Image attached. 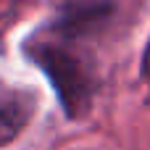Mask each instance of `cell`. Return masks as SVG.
<instances>
[{
	"label": "cell",
	"instance_id": "277c9868",
	"mask_svg": "<svg viewBox=\"0 0 150 150\" xmlns=\"http://www.w3.org/2000/svg\"><path fill=\"white\" fill-rule=\"evenodd\" d=\"M53 3H55V5H74L76 0H53Z\"/></svg>",
	"mask_w": 150,
	"mask_h": 150
},
{
	"label": "cell",
	"instance_id": "6da1fadb",
	"mask_svg": "<svg viewBox=\"0 0 150 150\" xmlns=\"http://www.w3.org/2000/svg\"><path fill=\"white\" fill-rule=\"evenodd\" d=\"M34 63L45 71V76L53 82L63 108L69 116H79L84 113L87 103H90V76L79 61V55H74L69 47L63 45H53V42H37L32 50Z\"/></svg>",
	"mask_w": 150,
	"mask_h": 150
},
{
	"label": "cell",
	"instance_id": "7a4b0ae2",
	"mask_svg": "<svg viewBox=\"0 0 150 150\" xmlns=\"http://www.w3.org/2000/svg\"><path fill=\"white\" fill-rule=\"evenodd\" d=\"M29 113H32V105L26 100H18L16 95H8V98L0 95V145L11 142L24 129Z\"/></svg>",
	"mask_w": 150,
	"mask_h": 150
},
{
	"label": "cell",
	"instance_id": "3957f363",
	"mask_svg": "<svg viewBox=\"0 0 150 150\" xmlns=\"http://www.w3.org/2000/svg\"><path fill=\"white\" fill-rule=\"evenodd\" d=\"M142 76L150 82V40H148V47L142 53Z\"/></svg>",
	"mask_w": 150,
	"mask_h": 150
}]
</instances>
